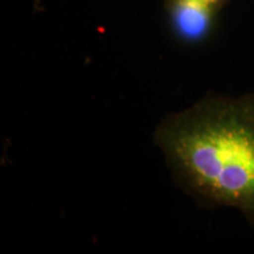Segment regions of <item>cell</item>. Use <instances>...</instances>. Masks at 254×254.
<instances>
[{"mask_svg":"<svg viewBox=\"0 0 254 254\" xmlns=\"http://www.w3.org/2000/svg\"><path fill=\"white\" fill-rule=\"evenodd\" d=\"M230 0H165L174 28L187 40H198L207 33L212 21Z\"/></svg>","mask_w":254,"mask_h":254,"instance_id":"2","label":"cell"},{"mask_svg":"<svg viewBox=\"0 0 254 254\" xmlns=\"http://www.w3.org/2000/svg\"><path fill=\"white\" fill-rule=\"evenodd\" d=\"M155 141L187 190L254 221V99L206 98L165 119Z\"/></svg>","mask_w":254,"mask_h":254,"instance_id":"1","label":"cell"}]
</instances>
